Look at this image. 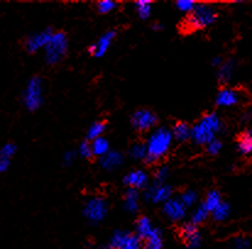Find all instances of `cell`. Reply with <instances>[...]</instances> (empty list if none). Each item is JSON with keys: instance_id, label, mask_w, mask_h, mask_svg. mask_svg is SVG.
Returning <instances> with one entry per match:
<instances>
[{"instance_id": "cell-1", "label": "cell", "mask_w": 252, "mask_h": 249, "mask_svg": "<svg viewBox=\"0 0 252 249\" xmlns=\"http://www.w3.org/2000/svg\"><path fill=\"white\" fill-rule=\"evenodd\" d=\"M173 139L174 138H173L172 131L165 127L156 130L146 143L147 156L144 159V163L153 165L163 159L169 151Z\"/></svg>"}, {"instance_id": "cell-2", "label": "cell", "mask_w": 252, "mask_h": 249, "mask_svg": "<svg viewBox=\"0 0 252 249\" xmlns=\"http://www.w3.org/2000/svg\"><path fill=\"white\" fill-rule=\"evenodd\" d=\"M222 129V121L216 113H208L191 127V141L198 146H206Z\"/></svg>"}, {"instance_id": "cell-3", "label": "cell", "mask_w": 252, "mask_h": 249, "mask_svg": "<svg viewBox=\"0 0 252 249\" xmlns=\"http://www.w3.org/2000/svg\"><path fill=\"white\" fill-rule=\"evenodd\" d=\"M217 20V11L212 5L206 3L196 4L194 10L187 14L186 18L182 23V30L187 32L203 30L208 26L213 25Z\"/></svg>"}, {"instance_id": "cell-4", "label": "cell", "mask_w": 252, "mask_h": 249, "mask_svg": "<svg viewBox=\"0 0 252 249\" xmlns=\"http://www.w3.org/2000/svg\"><path fill=\"white\" fill-rule=\"evenodd\" d=\"M22 101L28 111H37L43 104V82L39 76L28 80L22 94Z\"/></svg>"}, {"instance_id": "cell-5", "label": "cell", "mask_w": 252, "mask_h": 249, "mask_svg": "<svg viewBox=\"0 0 252 249\" xmlns=\"http://www.w3.org/2000/svg\"><path fill=\"white\" fill-rule=\"evenodd\" d=\"M69 48L68 37L64 32H54L49 40L48 46L44 49L46 61L48 65H56L64 60Z\"/></svg>"}, {"instance_id": "cell-6", "label": "cell", "mask_w": 252, "mask_h": 249, "mask_svg": "<svg viewBox=\"0 0 252 249\" xmlns=\"http://www.w3.org/2000/svg\"><path fill=\"white\" fill-rule=\"evenodd\" d=\"M107 213H108V203L102 197L91 198L86 203L85 208H83V215H85V217L90 222H93V224L102 221L106 217Z\"/></svg>"}, {"instance_id": "cell-7", "label": "cell", "mask_w": 252, "mask_h": 249, "mask_svg": "<svg viewBox=\"0 0 252 249\" xmlns=\"http://www.w3.org/2000/svg\"><path fill=\"white\" fill-rule=\"evenodd\" d=\"M109 246L113 249H142V239L129 231H115Z\"/></svg>"}, {"instance_id": "cell-8", "label": "cell", "mask_w": 252, "mask_h": 249, "mask_svg": "<svg viewBox=\"0 0 252 249\" xmlns=\"http://www.w3.org/2000/svg\"><path fill=\"white\" fill-rule=\"evenodd\" d=\"M158 122V117L153 111L148 109H140L135 111L131 117L132 127L139 132H146L153 129Z\"/></svg>"}, {"instance_id": "cell-9", "label": "cell", "mask_w": 252, "mask_h": 249, "mask_svg": "<svg viewBox=\"0 0 252 249\" xmlns=\"http://www.w3.org/2000/svg\"><path fill=\"white\" fill-rule=\"evenodd\" d=\"M53 33L54 32L52 31V28H47V30L39 31V32L32 33V34L28 35L25 40L26 51L33 54L39 51L40 49H46Z\"/></svg>"}, {"instance_id": "cell-10", "label": "cell", "mask_w": 252, "mask_h": 249, "mask_svg": "<svg viewBox=\"0 0 252 249\" xmlns=\"http://www.w3.org/2000/svg\"><path fill=\"white\" fill-rule=\"evenodd\" d=\"M172 194L173 189L168 184L152 183V186H148V188H147L146 193H144V198H146V200L152 201L154 204H164L165 201H168L172 198Z\"/></svg>"}, {"instance_id": "cell-11", "label": "cell", "mask_w": 252, "mask_h": 249, "mask_svg": "<svg viewBox=\"0 0 252 249\" xmlns=\"http://www.w3.org/2000/svg\"><path fill=\"white\" fill-rule=\"evenodd\" d=\"M180 238L182 239L186 247H189L190 249H195V248H198L201 246V241H202V237H201V232H199L198 227L196 225L191 224H185L180 227Z\"/></svg>"}, {"instance_id": "cell-12", "label": "cell", "mask_w": 252, "mask_h": 249, "mask_svg": "<svg viewBox=\"0 0 252 249\" xmlns=\"http://www.w3.org/2000/svg\"><path fill=\"white\" fill-rule=\"evenodd\" d=\"M115 35H116V32L113 30L103 33L96 43H94L93 46L90 47V53H91V55L93 56V58H102V56L106 55L109 47H110V44L113 43Z\"/></svg>"}, {"instance_id": "cell-13", "label": "cell", "mask_w": 252, "mask_h": 249, "mask_svg": "<svg viewBox=\"0 0 252 249\" xmlns=\"http://www.w3.org/2000/svg\"><path fill=\"white\" fill-rule=\"evenodd\" d=\"M186 208L184 204L180 201L179 198H170L169 200L165 201L163 205V212L166 215V217L173 221H179L184 219L186 215Z\"/></svg>"}, {"instance_id": "cell-14", "label": "cell", "mask_w": 252, "mask_h": 249, "mask_svg": "<svg viewBox=\"0 0 252 249\" xmlns=\"http://www.w3.org/2000/svg\"><path fill=\"white\" fill-rule=\"evenodd\" d=\"M241 99L239 91L234 88H229V87H225V88L220 89L217 94V98H216V104L220 108H230V106L236 105L237 103Z\"/></svg>"}, {"instance_id": "cell-15", "label": "cell", "mask_w": 252, "mask_h": 249, "mask_svg": "<svg viewBox=\"0 0 252 249\" xmlns=\"http://www.w3.org/2000/svg\"><path fill=\"white\" fill-rule=\"evenodd\" d=\"M124 183L129 188L140 191V189L147 187V184H148V176H147V174L144 170H134V171H130L129 174H126V176L124 177Z\"/></svg>"}, {"instance_id": "cell-16", "label": "cell", "mask_w": 252, "mask_h": 249, "mask_svg": "<svg viewBox=\"0 0 252 249\" xmlns=\"http://www.w3.org/2000/svg\"><path fill=\"white\" fill-rule=\"evenodd\" d=\"M124 163V155L118 150H110L108 154L101 158V165L104 170L113 171Z\"/></svg>"}, {"instance_id": "cell-17", "label": "cell", "mask_w": 252, "mask_h": 249, "mask_svg": "<svg viewBox=\"0 0 252 249\" xmlns=\"http://www.w3.org/2000/svg\"><path fill=\"white\" fill-rule=\"evenodd\" d=\"M135 230H136L135 233H136L137 236L142 239V241H146V239L148 238L152 233H153L154 230H156V227L152 225L151 220H149L148 217L140 216L139 219L136 220V222H135Z\"/></svg>"}, {"instance_id": "cell-18", "label": "cell", "mask_w": 252, "mask_h": 249, "mask_svg": "<svg viewBox=\"0 0 252 249\" xmlns=\"http://www.w3.org/2000/svg\"><path fill=\"white\" fill-rule=\"evenodd\" d=\"M172 134L175 141L184 143L191 138V126L185 121H178L173 126Z\"/></svg>"}, {"instance_id": "cell-19", "label": "cell", "mask_w": 252, "mask_h": 249, "mask_svg": "<svg viewBox=\"0 0 252 249\" xmlns=\"http://www.w3.org/2000/svg\"><path fill=\"white\" fill-rule=\"evenodd\" d=\"M237 149L244 155L252 153V129L245 130L237 137Z\"/></svg>"}, {"instance_id": "cell-20", "label": "cell", "mask_w": 252, "mask_h": 249, "mask_svg": "<svg viewBox=\"0 0 252 249\" xmlns=\"http://www.w3.org/2000/svg\"><path fill=\"white\" fill-rule=\"evenodd\" d=\"M139 191L136 189L129 188L125 192V197H124V206H125L126 212L129 213H136L139 210Z\"/></svg>"}, {"instance_id": "cell-21", "label": "cell", "mask_w": 252, "mask_h": 249, "mask_svg": "<svg viewBox=\"0 0 252 249\" xmlns=\"http://www.w3.org/2000/svg\"><path fill=\"white\" fill-rule=\"evenodd\" d=\"M222 201L223 199H222V194H220V192L217 191V189H212V191H209L208 193H207L206 198H204V200L202 201V204L206 206L207 210H208L209 213H212L213 210H215L216 208L222 203Z\"/></svg>"}, {"instance_id": "cell-22", "label": "cell", "mask_w": 252, "mask_h": 249, "mask_svg": "<svg viewBox=\"0 0 252 249\" xmlns=\"http://www.w3.org/2000/svg\"><path fill=\"white\" fill-rule=\"evenodd\" d=\"M107 130V123L106 121H96L89 127L86 134V141L92 142L94 139L99 138V137H103V133Z\"/></svg>"}, {"instance_id": "cell-23", "label": "cell", "mask_w": 252, "mask_h": 249, "mask_svg": "<svg viewBox=\"0 0 252 249\" xmlns=\"http://www.w3.org/2000/svg\"><path fill=\"white\" fill-rule=\"evenodd\" d=\"M91 146L92 151H93V156L102 158V156H104L110 151V146H109L108 139L104 138V137H99V138L92 141Z\"/></svg>"}, {"instance_id": "cell-24", "label": "cell", "mask_w": 252, "mask_h": 249, "mask_svg": "<svg viewBox=\"0 0 252 249\" xmlns=\"http://www.w3.org/2000/svg\"><path fill=\"white\" fill-rule=\"evenodd\" d=\"M235 70V63L234 60H227L222 64L219 68H218V77H219V81L222 83L229 82L230 78H232L233 73H234Z\"/></svg>"}, {"instance_id": "cell-25", "label": "cell", "mask_w": 252, "mask_h": 249, "mask_svg": "<svg viewBox=\"0 0 252 249\" xmlns=\"http://www.w3.org/2000/svg\"><path fill=\"white\" fill-rule=\"evenodd\" d=\"M163 247V238H162V232L158 229L154 230L153 233L144 241L142 249H162Z\"/></svg>"}, {"instance_id": "cell-26", "label": "cell", "mask_w": 252, "mask_h": 249, "mask_svg": "<svg viewBox=\"0 0 252 249\" xmlns=\"http://www.w3.org/2000/svg\"><path fill=\"white\" fill-rule=\"evenodd\" d=\"M211 214H212V217L215 221H225L230 215V205L227 201L223 200Z\"/></svg>"}, {"instance_id": "cell-27", "label": "cell", "mask_w": 252, "mask_h": 249, "mask_svg": "<svg viewBox=\"0 0 252 249\" xmlns=\"http://www.w3.org/2000/svg\"><path fill=\"white\" fill-rule=\"evenodd\" d=\"M209 214L211 213L207 210L206 206L203 205V204H199L198 206L196 208V210H195L194 213H192L191 215V224L196 225V226H198V225L203 224L204 221H206L207 219H208Z\"/></svg>"}, {"instance_id": "cell-28", "label": "cell", "mask_w": 252, "mask_h": 249, "mask_svg": "<svg viewBox=\"0 0 252 249\" xmlns=\"http://www.w3.org/2000/svg\"><path fill=\"white\" fill-rule=\"evenodd\" d=\"M135 9L141 20H147L151 16L152 13V3L151 1H146V0H140L135 3Z\"/></svg>"}, {"instance_id": "cell-29", "label": "cell", "mask_w": 252, "mask_h": 249, "mask_svg": "<svg viewBox=\"0 0 252 249\" xmlns=\"http://www.w3.org/2000/svg\"><path fill=\"white\" fill-rule=\"evenodd\" d=\"M130 156L135 160H144L147 156V147L144 143H141V142H137V143H134L130 148Z\"/></svg>"}, {"instance_id": "cell-30", "label": "cell", "mask_w": 252, "mask_h": 249, "mask_svg": "<svg viewBox=\"0 0 252 249\" xmlns=\"http://www.w3.org/2000/svg\"><path fill=\"white\" fill-rule=\"evenodd\" d=\"M197 198H198V197H197V193L194 191V189H186V191L182 192L179 197L180 201L184 204L186 209L187 208H191L192 205L196 204Z\"/></svg>"}, {"instance_id": "cell-31", "label": "cell", "mask_w": 252, "mask_h": 249, "mask_svg": "<svg viewBox=\"0 0 252 249\" xmlns=\"http://www.w3.org/2000/svg\"><path fill=\"white\" fill-rule=\"evenodd\" d=\"M18 151V146L13 142H8L0 148V159H5V160H10L14 158V155Z\"/></svg>"}, {"instance_id": "cell-32", "label": "cell", "mask_w": 252, "mask_h": 249, "mask_svg": "<svg viewBox=\"0 0 252 249\" xmlns=\"http://www.w3.org/2000/svg\"><path fill=\"white\" fill-rule=\"evenodd\" d=\"M118 8V3L111 0H102L97 3V10L99 14H109Z\"/></svg>"}, {"instance_id": "cell-33", "label": "cell", "mask_w": 252, "mask_h": 249, "mask_svg": "<svg viewBox=\"0 0 252 249\" xmlns=\"http://www.w3.org/2000/svg\"><path fill=\"white\" fill-rule=\"evenodd\" d=\"M78 155L82 156L83 159H91L93 156L91 142L85 141L80 144V147H78Z\"/></svg>"}, {"instance_id": "cell-34", "label": "cell", "mask_w": 252, "mask_h": 249, "mask_svg": "<svg viewBox=\"0 0 252 249\" xmlns=\"http://www.w3.org/2000/svg\"><path fill=\"white\" fill-rule=\"evenodd\" d=\"M168 175H169V170L166 169L165 166H161L154 172V181L153 183L157 184H163L165 182V180L168 179Z\"/></svg>"}, {"instance_id": "cell-35", "label": "cell", "mask_w": 252, "mask_h": 249, "mask_svg": "<svg viewBox=\"0 0 252 249\" xmlns=\"http://www.w3.org/2000/svg\"><path fill=\"white\" fill-rule=\"evenodd\" d=\"M196 4L197 3H195V1H191V0H179V1H177V3H175V6H177L178 10L182 11V13L190 14L195 9Z\"/></svg>"}, {"instance_id": "cell-36", "label": "cell", "mask_w": 252, "mask_h": 249, "mask_svg": "<svg viewBox=\"0 0 252 249\" xmlns=\"http://www.w3.org/2000/svg\"><path fill=\"white\" fill-rule=\"evenodd\" d=\"M220 149H222V142L218 138L212 139L208 144H206V151L209 155H217L219 154Z\"/></svg>"}, {"instance_id": "cell-37", "label": "cell", "mask_w": 252, "mask_h": 249, "mask_svg": "<svg viewBox=\"0 0 252 249\" xmlns=\"http://www.w3.org/2000/svg\"><path fill=\"white\" fill-rule=\"evenodd\" d=\"M233 247H234V249H249L250 242L245 237H236L233 242Z\"/></svg>"}, {"instance_id": "cell-38", "label": "cell", "mask_w": 252, "mask_h": 249, "mask_svg": "<svg viewBox=\"0 0 252 249\" xmlns=\"http://www.w3.org/2000/svg\"><path fill=\"white\" fill-rule=\"evenodd\" d=\"M75 156H76L75 151H72V150L66 151V153L64 154V156H63L64 163H65L66 165H70V164L73 161V159H75Z\"/></svg>"}, {"instance_id": "cell-39", "label": "cell", "mask_w": 252, "mask_h": 249, "mask_svg": "<svg viewBox=\"0 0 252 249\" xmlns=\"http://www.w3.org/2000/svg\"><path fill=\"white\" fill-rule=\"evenodd\" d=\"M10 166V160H5V159H0V175L5 174L9 170Z\"/></svg>"}, {"instance_id": "cell-40", "label": "cell", "mask_w": 252, "mask_h": 249, "mask_svg": "<svg viewBox=\"0 0 252 249\" xmlns=\"http://www.w3.org/2000/svg\"><path fill=\"white\" fill-rule=\"evenodd\" d=\"M223 63H224V61H223V59L220 58V56H215V58L212 59V61H211L212 66H215V67H218V68L222 66Z\"/></svg>"}, {"instance_id": "cell-41", "label": "cell", "mask_w": 252, "mask_h": 249, "mask_svg": "<svg viewBox=\"0 0 252 249\" xmlns=\"http://www.w3.org/2000/svg\"><path fill=\"white\" fill-rule=\"evenodd\" d=\"M152 27H153L154 31H159V30H162V28H163V26H162L161 23H154V25L152 26Z\"/></svg>"}, {"instance_id": "cell-42", "label": "cell", "mask_w": 252, "mask_h": 249, "mask_svg": "<svg viewBox=\"0 0 252 249\" xmlns=\"http://www.w3.org/2000/svg\"><path fill=\"white\" fill-rule=\"evenodd\" d=\"M102 249H113V248H111V247H110V246H109V244H108V246L103 247V248H102Z\"/></svg>"}]
</instances>
